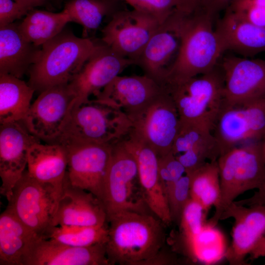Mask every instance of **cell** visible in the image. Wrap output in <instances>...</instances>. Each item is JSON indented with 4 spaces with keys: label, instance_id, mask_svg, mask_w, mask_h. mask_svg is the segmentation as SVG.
Returning a JSON list of instances; mask_svg holds the SVG:
<instances>
[{
    "label": "cell",
    "instance_id": "cell-1",
    "mask_svg": "<svg viewBox=\"0 0 265 265\" xmlns=\"http://www.w3.org/2000/svg\"><path fill=\"white\" fill-rule=\"evenodd\" d=\"M106 243L110 265H137L159 263L165 239V225L148 213L123 212L107 219Z\"/></svg>",
    "mask_w": 265,
    "mask_h": 265
},
{
    "label": "cell",
    "instance_id": "cell-2",
    "mask_svg": "<svg viewBox=\"0 0 265 265\" xmlns=\"http://www.w3.org/2000/svg\"><path fill=\"white\" fill-rule=\"evenodd\" d=\"M98 40L79 37L64 29L41 46L30 66L28 84L41 92L52 87L69 83L93 53Z\"/></svg>",
    "mask_w": 265,
    "mask_h": 265
},
{
    "label": "cell",
    "instance_id": "cell-3",
    "mask_svg": "<svg viewBox=\"0 0 265 265\" xmlns=\"http://www.w3.org/2000/svg\"><path fill=\"white\" fill-rule=\"evenodd\" d=\"M182 13L180 51L164 83L212 71L225 52L213 27L214 16L203 9L190 14Z\"/></svg>",
    "mask_w": 265,
    "mask_h": 265
},
{
    "label": "cell",
    "instance_id": "cell-4",
    "mask_svg": "<svg viewBox=\"0 0 265 265\" xmlns=\"http://www.w3.org/2000/svg\"><path fill=\"white\" fill-rule=\"evenodd\" d=\"M132 128V121L122 111L92 99L75 102L60 133L50 143L64 146L85 143L112 145Z\"/></svg>",
    "mask_w": 265,
    "mask_h": 265
},
{
    "label": "cell",
    "instance_id": "cell-5",
    "mask_svg": "<svg viewBox=\"0 0 265 265\" xmlns=\"http://www.w3.org/2000/svg\"><path fill=\"white\" fill-rule=\"evenodd\" d=\"M223 76L216 67L205 74L166 81L161 86L177 109L180 121L212 132L223 104Z\"/></svg>",
    "mask_w": 265,
    "mask_h": 265
},
{
    "label": "cell",
    "instance_id": "cell-6",
    "mask_svg": "<svg viewBox=\"0 0 265 265\" xmlns=\"http://www.w3.org/2000/svg\"><path fill=\"white\" fill-rule=\"evenodd\" d=\"M217 162L220 195L213 216L208 220L213 226H216L222 213L239 195L261 187L264 176L262 141L235 146L221 154Z\"/></svg>",
    "mask_w": 265,
    "mask_h": 265
},
{
    "label": "cell",
    "instance_id": "cell-7",
    "mask_svg": "<svg viewBox=\"0 0 265 265\" xmlns=\"http://www.w3.org/2000/svg\"><path fill=\"white\" fill-rule=\"evenodd\" d=\"M62 192V185L39 182L26 170L14 186L7 207L34 234L45 239L53 227Z\"/></svg>",
    "mask_w": 265,
    "mask_h": 265
},
{
    "label": "cell",
    "instance_id": "cell-8",
    "mask_svg": "<svg viewBox=\"0 0 265 265\" xmlns=\"http://www.w3.org/2000/svg\"><path fill=\"white\" fill-rule=\"evenodd\" d=\"M102 203L107 221L123 212L148 213V210L150 211L143 198L135 159L120 140L111 145Z\"/></svg>",
    "mask_w": 265,
    "mask_h": 265
},
{
    "label": "cell",
    "instance_id": "cell-9",
    "mask_svg": "<svg viewBox=\"0 0 265 265\" xmlns=\"http://www.w3.org/2000/svg\"><path fill=\"white\" fill-rule=\"evenodd\" d=\"M212 133L220 155L239 143L261 139L265 134V98L233 105L222 104Z\"/></svg>",
    "mask_w": 265,
    "mask_h": 265
},
{
    "label": "cell",
    "instance_id": "cell-10",
    "mask_svg": "<svg viewBox=\"0 0 265 265\" xmlns=\"http://www.w3.org/2000/svg\"><path fill=\"white\" fill-rule=\"evenodd\" d=\"M154 17L134 9L114 13L102 30L100 40L120 55L135 62L160 26Z\"/></svg>",
    "mask_w": 265,
    "mask_h": 265
},
{
    "label": "cell",
    "instance_id": "cell-11",
    "mask_svg": "<svg viewBox=\"0 0 265 265\" xmlns=\"http://www.w3.org/2000/svg\"><path fill=\"white\" fill-rule=\"evenodd\" d=\"M131 121L132 130L155 150L158 157L171 152L180 119L173 101L163 88Z\"/></svg>",
    "mask_w": 265,
    "mask_h": 265
},
{
    "label": "cell",
    "instance_id": "cell-12",
    "mask_svg": "<svg viewBox=\"0 0 265 265\" xmlns=\"http://www.w3.org/2000/svg\"><path fill=\"white\" fill-rule=\"evenodd\" d=\"M76 101L68 83L52 87L40 93L22 121L33 135L50 143L60 133Z\"/></svg>",
    "mask_w": 265,
    "mask_h": 265
},
{
    "label": "cell",
    "instance_id": "cell-13",
    "mask_svg": "<svg viewBox=\"0 0 265 265\" xmlns=\"http://www.w3.org/2000/svg\"><path fill=\"white\" fill-rule=\"evenodd\" d=\"M182 19V13L175 9L160 25L135 61L145 75L161 86L179 54Z\"/></svg>",
    "mask_w": 265,
    "mask_h": 265
},
{
    "label": "cell",
    "instance_id": "cell-14",
    "mask_svg": "<svg viewBox=\"0 0 265 265\" xmlns=\"http://www.w3.org/2000/svg\"><path fill=\"white\" fill-rule=\"evenodd\" d=\"M65 147L68 158L66 174L70 182L92 193L102 202L111 145L85 143Z\"/></svg>",
    "mask_w": 265,
    "mask_h": 265
},
{
    "label": "cell",
    "instance_id": "cell-15",
    "mask_svg": "<svg viewBox=\"0 0 265 265\" xmlns=\"http://www.w3.org/2000/svg\"><path fill=\"white\" fill-rule=\"evenodd\" d=\"M120 141L135 159L143 196L147 206L165 226L170 225L172 221L167 200L160 182L157 154L132 129Z\"/></svg>",
    "mask_w": 265,
    "mask_h": 265
},
{
    "label": "cell",
    "instance_id": "cell-16",
    "mask_svg": "<svg viewBox=\"0 0 265 265\" xmlns=\"http://www.w3.org/2000/svg\"><path fill=\"white\" fill-rule=\"evenodd\" d=\"M135 62L125 58L101 40L81 69L68 83L76 97V103L94 98L127 67Z\"/></svg>",
    "mask_w": 265,
    "mask_h": 265
},
{
    "label": "cell",
    "instance_id": "cell-17",
    "mask_svg": "<svg viewBox=\"0 0 265 265\" xmlns=\"http://www.w3.org/2000/svg\"><path fill=\"white\" fill-rule=\"evenodd\" d=\"M221 69L223 104L233 105L265 98V60L227 56Z\"/></svg>",
    "mask_w": 265,
    "mask_h": 265
},
{
    "label": "cell",
    "instance_id": "cell-18",
    "mask_svg": "<svg viewBox=\"0 0 265 265\" xmlns=\"http://www.w3.org/2000/svg\"><path fill=\"white\" fill-rule=\"evenodd\" d=\"M40 140L28 130L22 120L0 124V193L7 201L26 170L30 148Z\"/></svg>",
    "mask_w": 265,
    "mask_h": 265
},
{
    "label": "cell",
    "instance_id": "cell-19",
    "mask_svg": "<svg viewBox=\"0 0 265 265\" xmlns=\"http://www.w3.org/2000/svg\"><path fill=\"white\" fill-rule=\"evenodd\" d=\"M232 217V240L225 256L231 265H242L265 236V205H240L234 202L222 213L220 220Z\"/></svg>",
    "mask_w": 265,
    "mask_h": 265
},
{
    "label": "cell",
    "instance_id": "cell-20",
    "mask_svg": "<svg viewBox=\"0 0 265 265\" xmlns=\"http://www.w3.org/2000/svg\"><path fill=\"white\" fill-rule=\"evenodd\" d=\"M22 265H110V263L106 243L76 247L36 237L25 253Z\"/></svg>",
    "mask_w": 265,
    "mask_h": 265
},
{
    "label": "cell",
    "instance_id": "cell-21",
    "mask_svg": "<svg viewBox=\"0 0 265 265\" xmlns=\"http://www.w3.org/2000/svg\"><path fill=\"white\" fill-rule=\"evenodd\" d=\"M162 90L160 85L145 74L118 75L93 99L118 109L131 121Z\"/></svg>",
    "mask_w": 265,
    "mask_h": 265
},
{
    "label": "cell",
    "instance_id": "cell-22",
    "mask_svg": "<svg viewBox=\"0 0 265 265\" xmlns=\"http://www.w3.org/2000/svg\"><path fill=\"white\" fill-rule=\"evenodd\" d=\"M107 222V214L102 202L92 193L72 185L66 173L53 227L101 226Z\"/></svg>",
    "mask_w": 265,
    "mask_h": 265
},
{
    "label": "cell",
    "instance_id": "cell-23",
    "mask_svg": "<svg viewBox=\"0 0 265 265\" xmlns=\"http://www.w3.org/2000/svg\"><path fill=\"white\" fill-rule=\"evenodd\" d=\"M215 30L225 51L230 50L244 57L265 52V27L244 20L228 9Z\"/></svg>",
    "mask_w": 265,
    "mask_h": 265
},
{
    "label": "cell",
    "instance_id": "cell-24",
    "mask_svg": "<svg viewBox=\"0 0 265 265\" xmlns=\"http://www.w3.org/2000/svg\"><path fill=\"white\" fill-rule=\"evenodd\" d=\"M40 48L25 38L18 25L0 27V74L21 79L35 61Z\"/></svg>",
    "mask_w": 265,
    "mask_h": 265
},
{
    "label": "cell",
    "instance_id": "cell-25",
    "mask_svg": "<svg viewBox=\"0 0 265 265\" xmlns=\"http://www.w3.org/2000/svg\"><path fill=\"white\" fill-rule=\"evenodd\" d=\"M68 164L66 148L57 144L35 143L30 148L27 172L43 183L62 185Z\"/></svg>",
    "mask_w": 265,
    "mask_h": 265
},
{
    "label": "cell",
    "instance_id": "cell-26",
    "mask_svg": "<svg viewBox=\"0 0 265 265\" xmlns=\"http://www.w3.org/2000/svg\"><path fill=\"white\" fill-rule=\"evenodd\" d=\"M36 237L6 207L0 215V265H22L25 253Z\"/></svg>",
    "mask_w": 265,
    "mask_h": 265
},
{
    "label": "cell",
    "instance_id": "cell-27",
    "mask_svg": "<svg viewBox=\"0 0 265 265\" xmlns=\"http://www.w3.org/2000/svg\"><path fill=\"white\" fill-rule=\"evenodd\" d=\"M35 90L20 78L0 74V124L22 121Z\"/></svg>",
    "mask_w": 265,
    "mask_h": 265
},
{
    "label": "cell",
    "instance_id": "cell-28",
    "mask_svg": "<svg viewBox=\"0 0 265 265\" xmlns=\"http://www.w3.org/2000/svg\"><path fill=\"white\" fill-rule=\"evenodd\" d=\"M183 252L191 260L205 264L218 262L225 256L227 249L223 234L208 222L193 236L179 238Z\"/></svg>",
    "mask_w": 265,
    "mask_h": 265
},
{
    "label": "cell",
    "instance_id": "cell-29",
    "mask_svg": "<svg viewBox=\"0 0 265 265\" xmlns=\"http://www.w3.org/2000/svg\"><path fill=\"white\" fill-rule=\"evenodd\" d=\"M69 22L71 20L64 10L54 13L32 9L18 25L26 40L41 47L61 32Z\"/></svg>",
    "mask_w": 265,
    "mask_h": 265
},
{
    "label": "cell",
    "instance_id": "cell-30",
    "mask_svg": "<svg viewBox=\"0 0 265 265\" xmlns=\"http://www.w3.org/2000/svg\"><path fill=\"white\" fill-rule=\"evenodd\" d=\"M120 0H68L64 9L71 22L83 27V37L97 29L104 18H111L116 12L127 9Z\"/></svg>",
    "mask_w": 265,
    "mask_h": 265
},
{
    "label": "cell",
    "instance_id": "cell-31",
    "mask_svg": "<svg viewBox=\"0 0 265 265\" xmlns=\"http://www.w3.org/2000/svg\"><path fill=\"white\" fill-rule=\"evenodd\" d=\"M190 198L207 212L218 203L220 195L217 160L208 161L189 173Z\"/></svg>",
    "mask_w": 265,
    "mask_h": 265
},
{
    "label": "cell",
    "instance_id": "cell-32",
    "mask_svg": "<svg viewBox=\"0 0 265 265\" xmlns=\"http://www.w3.org/2000/svg\"><path fill=\"white\" fill-rule=\"evenodd\" d=\"M107 224V223H106ZM61 225L53 227L45 239H52L60 243L76 247H86L99 243H106L108 226Z\"/></svg>",
    "mask_w": 265,
    "mask_h": 265
},
{
    "label": "cell",
    "instance_id": "cell-33",
    "mask_svg": "<svg viewBox=\"0 0 265 265\" xmlns=\"http://www.w3.org/2000/svg\"><path fill=\"white\" fill-rule=\"evenodd\" d=\"M214 138L212 132L202 127L180 121L171 152L174 156L192 150Z\"/></svg>",
    "mask_w": 265,
    "mask_h": 265
},
{
    "label": "cell",
    "instance_id": "cell-34",
    "mask_svg": "<svg viewBox=\"0 0 265 265\" xmlns=\"http://www.w3.org/2000/svg\"><path fill=\"white\" fill-rule=\"evenodd\" d=\"M208 212L191 198L184 207L180 222L179 237H188L199 233L208 222Z\"/></svg>",
    "mask_w": 265,
    "mask_h": 265
},
{
    "label": "cell",
    "instance_id": "cell-35",
    "mask_svg": "<svg viewBox=\"0 0 265 265\" xmlns=\"http://www.w3.org/2000/svg\"><path fill=\"white\" fill-rule=\"evenodd\" d=\"M172 222L179 224L182 212L190 198V177L186 174L176 182L166 193Z\"/></svg>",
    "mask_w": 265,
    "mask_h": 265
},
{
    "label": "cell",
    "instance_id": "cell-36",
    "mask_svg": "<svg viewBox=\"0 0 265 265\" xmlns=\"http://www.w3.org/2000/svg\"><path fill=\"white\" fill-rule=\"evenodd\" d=\"M227 9L244 20L265 27V0H234Z\"/></svg>",
    "mask_w": 265,
    "mask_h": 265
},
{
    "label": "cell",
    "instance_id": "cell-37",
    "mask_svg": "<svg viewBox=\"0 0 265 265\" xmlns=\"http://www.w3.org/2000/svg\"><path fill=\"white\" fill-rule=\"evenodd\" d=\"M133 7V9L149 14L161 24L175 11V0H120Z\"/></svg>",
    "mask_w": 265,
    "mask_h": 265
},
{
    "label": "cell",
    "instance_id": "cell-38",
    "mask_svg": "<svg viewBox=\"0 0 265 265\" xmlns=\"http://www.w3.org/2000/svg\"><path fill=\"white\" fill-rule=\"evenodd\" d=\"M158 157L160 182L166 195L173 184L186 173V170L171 152Z\"/></svg>",
    "mask_w": 265,
    "mask_h": 265
},
{
    "label": "cell",
    "instance_id": "cell-39",
    "mask_svg": "<svg viewBox=\"0 0 265 265\" xmlns=\"http://www.w3.org/2000/svg\"><path fill=\"white\" fill-rule=\"evenodd\" d=\"M30 10L14 0H0V27L14 23Z\"/></svg>",
    "mask_w": 265,
    "mask_h": 265
},
{
    "label": "cell",
    "instance_id": "cell-40",
    "mask_svg": "<svg viewBox=\"0 0 265 265\" xmlns=\"http://www.w3.org/2000/svg\"><path fill=\"white\" fill-rule=\"evenodd\" d=\"M264 153V176L261 187L248 198L239 201H235L236 204L243 206H251L254 205H265V134L261 139Z\"/></svg>",
    "mask_w": 265,
    "mask_h": 265
},
{
    "label": "cell",
    "instance_id": "cell-41",
    "mask_svg": "<svg viewBox=\"0 0 265 265\" xmlns=\"http://www.w3.org/2000/svg\"><path fill=\"white\" fill-rule=\"evenodd\" d=\"M206 0H175L176 9L184 14H190L203 9Z\"/></svg>",
    "mask_w": 265,
    "mask_h": 265
},
{
    "label": "cell",
    "instance_id": "cell-42",
    "mask_svg": "<svg viewBox=\"0 0 265 265\" xmlns=\"http://www.w3.org/2000/svg\"><path fill=\"white\" fill-rule=\"evenodd\" d=\"M234 0H206L203 9L215 16L225 10Z\"/></svg>",
    "mask_w": 265,
    "mask_h": 265
},
{
    "label": "cell",
    "instance_id": "cell-43",
    "mask_svg": "<svg viewBox=\"0 0 265 265\" xmlns=\"http://www.w3.org/2000/svg\"><path fill=\"white\" fill-rule=\"evenodd\" d=\"M250 259L254 260L265 256V236L258 242L249 255Z\"/></svg>",
    "mask_w": 265,
    "mask_h": 265
},
{
    "label": "cell",
    "instance_id": "cell-44",
    "mask_svg": "<svg viewBox=\"0 0 265 265\" xmlns=\"http://www.w3.org/2000/svg\"><path fill=\"white\" fill-rule=\"evenodd\" d=\"M14 1L24 5L30 9H34L35 7L44 4L46 0H14Z\"/></svg>",
    "mask_w": 265,
    "mask_h": 265
}]
</instances>
